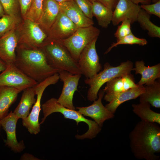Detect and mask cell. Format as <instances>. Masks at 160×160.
<instances>
[{"label": "cell", "mask_w": 160, "mask_h": 160, "mask_svg": "<svg viewBox=\"0 0 160 160\" xmlns=\"http://www.w3.org/2000/svg\"><path fill=\"white\" fill-rule=\"evenodd\" d=\"M135 71L136 74H140L141 77L137 84L139 85H148L153 83L156 80L160 78V64L151 66H146L143 60L136 61L135 63Z\"/></svg>", "instance_id": "cell-20"}, {"label": "cell", "mask_w": 160, "mask_h": 160, "mask_svg": "<svg viewBox=\"0 0 160 160\" xmlns=\"http://www.w3.org/2000/svg\"><path fill=\"white\" fill-rule=\"evenodd\" d=\"M1 124H0V130H1Z\"/></svg>", "instance_id": "cell-43"}, {"label": "cell", "mask_w": 160, "mask_h": 160, "mask_svg": "<svg viewBox=\"0 0 160 160\" xmlns=\"http://www.w3.org/2000/svg\"><path fill=\"white\" fill-rule=\"evenodd\" d=\"M14 29L0 37V59L7 65L15 64L18 39Z\"/></svg>", "instance_id": "cell-17"}, {"label": "cell", "mask_w": 160, "mask_h": 160, "mask_svg": "<svg viewBox=\"0 0 160 160\" xmlns=\"http://www.w3.org/2000/svg\"><path fill=\"white\" fill-rule=\"evenodd\" d=\"M105 93L103 90H100L98 93L97 99L94 101L92 104L87 107L76 108L80 113L91 118L101 127L105 120L112 119L114 116V114L108 110L102 103Z\"/></svg>", "instance_id": "cell-12"}, {"label": "cell", "mask_w": 160, "mask_h": 160, "mask_svg": "<svg viewBox=\"0 0 160 160\" xmlns=\"http://www.w3.org/2000/svg\"><path fill=\"white\" fill-rule=\"evenodd\" d=\"M132 107L133 112L141 121L160 124V113L151 110L149 103L142 102L138 104H133Z\"/></svg>", "instance_id": "cell-25"}, {"label": "cell", "mask_w": 160, "mask_h": 160, "mask_svg": "<svg viewBox=\"0 0 160 160\" xmlns=\"http://www.w3.org/2000/svg\"><path fill=\"white\" fill-rule=\"evenodd\" d=\"M147 43L146 39L138 38L135 36L132 33L119 40L116 42L113 43L110 47L105 52L104 54H107L113 48L120 44H138L139 45L144 46Z\"/></svg>", "instance_id": "cell-29"}, {"label": "cell", "mask_w": 160, "mask_h": 160, "mask_svg": "<svg viewBox=\"0 0 160 160\" xmlns=\"http://www.w3.org/2000/svg\"><path fill=\"white\" fill-rule=\"evenodd\" d=\"M159 1H160V0H151V1L153 3H155Z\"/></svg>", "instance_id": "cell-42"}, {"label": "cell", "mask_w": 160, "mask_h": 160, "mask_svg": "<svg viewBox=\"0 0 160 160\" xmlns=\"http://www.w3.org/2000/svg\"><path fill=\"white\" fill-rule=\"evenodd\" d=\"M59 4L60 10L78 27H87L94 24L92 19L88 17L84 14L74 0L60 3Z\"/></svg>", "instance_id": "cell-18"}, {"label": "cell", "mask_w": 160, "mask_h": 160, "mask_svg": "<svg viewBox=\"0 0 160 160\" xmlns=\"http://www.w3.org/2000/svg\"><path fill=\"white\" fill-rule=\"evenodd\" d=\"M38 83L19 69L15 64L7 65L6 68L0 73V86H7L23 91Z\"/></svg>", "instance_id": "cell-9"}, {"label": "cell", "mask_w": 160, "mask_h": 160, "mask_svg": "<svg viewBox=\"0 0 160 160\" xmlns=\"http://www.w3.org/2000/svg\"><path fill=\"white\" fill-rule=\"evenodd\" d=\"M5 14L3 8L0 2V18Z\"/></svg>", "instance_id": "cell-40"}, {"label": "cell", "mask_w": 160, "mask_h": 160, "mask_svg": "<svg viewBox=\"0 0 160 160\" xmlns=\"http://www.w3.org/2000/svg\"><path fill=\"white\" fill-rule=\"evenodd\" d=\"M59 79V74L56 73L33 87L35 94L37 95V99L28 115L22 119L23 125L31 134L36 135L40 132L39 119L41 109V100L44 90L48 86L56 84Z\"/></svg>", "instance_id": "cell-7"}, {"label": "cell", "mask_w": 160, "mask_h": 160, "mask_svg": "<svg viewBox=\"0 0 160 160\" xmlns=\"http://www.w3.org/2000/svg\"><path fill=\"white\" fill-rule=\"evenodd\" d=\"M137 85L135 83L134 76L131 73L113 78L106 82L103 89L105 93L104 99L110 102L119 94Z\"/></svg>", "instance_id": "cell-13"}, {"label": "cell", "mask_w": 160, "mask_h": 160, "mask_svg": "<svg viewBox=\"0 0 160 160\" xmlns=\"http://www.w3.org/2000/svg\"><path fill=\"white\" fill-rule=\"evenodd\" d=\"M89 1L91 3L95 1L99 2L113 11L119 0H89Z\"/></svg>", "instance_id": "cell-35"}, {"label": "cell", "mask_w": 160, "mask_h": 160, "mask_svg": "<svg viewBox=\"0 0 160 160\" xmlns=\"http://www.w3.org/2000/svg\"><path fill=\"white\" fill-rule=\"evenodd\" d=\"M0 2L5 14L17 15L19 5L18 0H0Z\"/></svg>", "instance_id": "cell-31"}, {"label": "cell", "mask_w": 160, "mask_h": 160, "mask_svg": "<svg viewBox=\"0 0 160 160\" xmlns=\"http://www.w3.org/2000/svg\"><path fill=\"white\" fill-rule=\"evenodd\" d=\"M18 49L15 65L26 76L38 83L58 73L57 70L48 64L40 48H31L19 45Z\"/></svg>", "instance_id": "cell-2"}, {"label": "cell", "mask_w": 160, "mask_h": 160, "mask_svg": "<svg viewBox=\"0 0 160 160\" xmlns=\"http://www.w3.org/2000/svg\"><path fill=\"white\" fill-rule=\"evenodd\" d=\"M21 30V37L18 39V45L40 48L47 37L39 24L29 19H25Z\"/></svg>", "instance_id": "cell-10"}, {"label": "cell", "mask_w": 160, "mask_h": 160, "mask_svg": "<svg viewBox=\"0 0 160 160\" xmlns=\"http://www.w3.org/2000/svg\"><path fill=\"white\" fill-rule=\"evenodd\" d=\"M23 160H37V159L33 155L28 153H25L21 157Z\"/></svg>", "instance_id": "cell-37"}, {"label": "cell", "mask_w": 160, "mask_h": 160, "mask_svg": "<svg viewBox=\"0 0 160 160\" xmlns=\"http://www.w3.org/2000/svg\"><path fill=\"white\" fill-rule=\"evenodd\" d=\"M20 21L17 15H4L0 19V37L15 29L19 24Z\"/></svg>", "instance_id": "cell-28"}, {"label": "cell", "mask_w": 160, "mask_h": 160, "mask_svg": "<svg viewBox=\"0 0 160 160\" xmlns=\"http://www.w3.org/2000/svg\"><path fill=\"white\" fill-rule=\"evenodd\" d=\"M32 0H18L21 14L24 17L29 8Z\"/></svg>", "instance_id": "cell-36"}, {"label": "cell", "mask_w": 160, "mask_h": 160, "mask_svg": "<svg viewBox=\"0 0 160 160\" xmlns=\"http://www.w3.org/2000/svg\"><path fill=\"white\" fill-rule=\"evenodd\" d=\"M19 119L11 111L0 120L1 127L5 131L7 138L5 145L15 152H20L25 148L23 140L18 142L17 139L16 124Z\"/></svg>", "instance_id": "cell-16"}, {"label": "cell", "mask_w": 160, "mask_h": 160, "mask_svg": "<svg viewBox=\"0 0 160 160\" xmlns=\"http://www.w3.org/2000/svg\"><path fill=\"white\" fill-rule=\"evenodd\" d=\"M133 68V63L127 60L113 67L108 63L104 65L103 69L91 78H86L85 83L89 86L87 95V99L93 101L98 98L97 95L101 87L105 83L115 78L131 73Z\"/></svg>", "instance_id": "cell-5"}, {"label": "cell", "mask_w": 160, "mask_h": 160, "mask_svg": "<svg viewBox=\"0 0 160 160\" xmlns=\"http://www.w3.org/2000/svg\"><path fill=\"white\" fill-rule=\"evenodd\" d=\"M133 3L136 4H138L141 3L142 4H150L151 0H130Z\"/></svg>", "instance_id": "cell-38"}, {"label": "cell", "mask_w": 160, "mask_h": 160, "mask_svg": "<svg viewBox=\"0 0 160 160\" xmlns=\"http://www.w3.org/2000/svg\"><path fill=\"white\" fill-rule=\"evenodd\" d=\"M21 91L12 87L0 86V120L8 114L9 108Z\"/></svg>", "instance_id": "cell-23"}, {"label": "cell", "mask_w": 160, "mask_h": 160, "mask_svg": "<svg viewBox=\"0 0 160 160\" xmlns=\"http://www.w3.org/2000/svg\"><path fill=\"white\" fill-rule=\"evenodd\" d=\"M43 0H32L30 6L24 17L25 19L37 23L41 15Z\"/></svg>", "instance_id": "cell-30"}, {"label": "cell", "mask_w": 160, "mask_h": 160, "mask_svg": "<svg viewBox=\"0 0 160 160\" xmlns=\"http://www.w3.org/2000/svg\"><path fill=\"white\" fill-rule=\"evenodd\" d=\"M140 6L130 0H119L113 11L111 22L113 25H118L123 20H129L131 24L137 21Z\"/></svg>", "instance_id": "cell-15"}, {"label": "cell", "mask_w": 160, "mask_h": 160, "mask_svg": "<svg viewBox=\"0 0 160 160\" xmlns=\"http://www.w3.org/2000/svg\"><path fill=\"white\" fill-rule=\"evenodd\" d=\"M60 79L63 83L61 93L57 100L58 102L63 106L72 110L75 108L73 104V96L78 90L77 87L81 74H72L65 71L58 72Z\"/></svg>", "instance_id": "cell-11"}, {"label": "cell", "mask_w": 160, "mask_h": 160, "mask_svg": "<svg viewBox=\"0 0 160 160\" xmlns=\"http://www.w3.org/2000/svg\"><path fill=\"white\" fill-rule=\"evenodd\" d=\"M132 152L137 159L157 160L160 156V127L159 124L141 121L129 135Z\"/></svg>", "instance_id": "cell-1"}, {"label": "cell", "mask_w": 160, "mask_h": 160, "mask_svg": "<svg viewBox=\"0 0 160 160\" xmlns=\"http://www.w3.org/2000/svg\"><path fill=\"white\" fill-rule=\"evenodd\" d=\"M6 67V64L0 59V72H2L5 70Z\"/></svg>", "instance_id": "cell-39"}, {"label": "cell", "mask_w": 160, "mask_h": 160, "mask_svg": "<svg viewBox=\"0 0 160 160\" xmlns=\"http://www.w3.org/2000/svg\"><path fill=\"white\" fill-rule=\"evenodd\" d=\"M100 30L93 25L78 27L69 37L58 40L68 50L72 57L78 61L83 49L94 39L97 38Z\"/></svg>", "instance_id": "cell-6"}, {"label": "cell", "mask_w": 160, "mask_h": 160, "mask_svg": "<svg viewBox=\"0 0 160 160\" xmlns=\"http://www.w3.org/2000/svg\"><path fill=\"white\" fill-rule=\"evenodd\" d=\"M92 3V14L96 17L98 25L103 28H107L111 22L113 11L99 2Z\"/></svg>", "instance_id": "cell-26"}, {"label": "cell", "mask_w": 160, "mask_h": 160, "mask_svg": "<svg viewBox=\"0 0 160 160\" xmlns=\"http://www.w3.org/2000/svg\"><path fill=\"white\" fill-rule=\"evenodd\" d=\"M60 11L59 3L54 0H43L42 11L37 23L48 32Z\"/></svg>", "instance_id": "cell-19"}, {"label": "cell", "mask_w": 160, "mask_h": 160, "mask_svg": "<svg viewBox=\"0 0 160 160\" xmlns=\"http://www.w3.org/2000/svg\"><path fill=\"white\" fill-rule=\"evenodd\" d=\"M56 2H57L58 3H61L72 0H54Z\"/></svg>", "instance_id": "cell-41"}, {"label": "cell", "mask_w": 160, "mask_h": 160, "mask_svg": "<svg viewBox=\"0 0 160 160\" xmlns=\"http://www.w3.org/2000/svg\"><path fill=\"white\" fill-rule=\"evenodd\" d=\"M121 24L118 26L114 34V36L118 40L132 33L131 30L130 21L128 19L121 22Z\"/></svg>", "instance_id": "cell-32"}, {"label": "cell", "mask_w": 160, "mask_h": 160, "mask_svg": "<svg viewBox=\"0 0 160 160\" xmlns=\"http://www.w3.org/2000/svg\"><path fill=\"white\" fill-rule=\"evenodd\" d=\"M43 117L40 125L43 123L46 118L55 112H59L62 114L65 119L73 120L76 121L77 125L79 122H83L88 124V130L81 135H76V137L79 139L86 138L92 139L95 137L100 132L101 127L95 121L85 118L78 111L66 108L59 103L57 100L52 98L42 104L41 105Z\"/></svg>", "instance_id": "cell-4"}, {"label": "cell", "mask_w": 160, "mask_h": 160, "mask_svg": "<svg viewBox=\"0 0 160 160\" xmlns=\"http://www.w3.org/2000/svg\"><path fill=\"white\" fill-rule=\"evenodd\" d=\"M96 38L87 45L81 51L77 61L82 74L91 78L102 69L99 57L96 49Z\"/></svg>", "instance_id": "cell-8"}, {"label": "cell", "mask_w": 160, "mask_h": 160, "mask_svg": "<svg viewBox=\"0 0 160 160\" xmlns=\"http://www.w3.org/2000/svg\"><path fill=\"white\" fill-rule=\"evenodd\" d=\"M144 86V92L139 96L140 102H148L153 107L160 108V82L156 80L153 83Z\"/></svg>", "instance_id": "cell-24"}, {"label": "cell", "mask_w": 160, "mask_h": 160, "mask_svg": "<svg viewBox=\"0 0 160 160\" xmlns=\"http://www.w3.org/2000/svg\"><path fill=\"white\" fill-rule=\"evenodd\" d=\"M79 7L88 17L92 19V3L89 0H74Z\"/></svg>", "instance_id": "cell-33"}, {"label": "cell", "mask_w": 160, "mask_h": 160, "mask_svg": "<svg viewBox=\"0 0 160 160\" xmlns=\"http://www.w3.org/2000/svg\"><path fill=\"white\" fill-rule=\"evenodd\" d=\"M35 95L33 87L23 90L20 102L13 112L19 119H24L28 115L30 109L36 102Z\"/></svg>", "instance_id": "cell-22"}, {"label": "cell", "mask_w": 160, "mask_h": 160, "mask_svg": "<svg viewBox=\"0 0 160 160\" xmlns=\"http://www.w3.org/2000/svg\"><path fill=\"white\" fill-rule=\"evenodd\" d=\"M48 64L53 68L67 71L72 74L82 73L78 62L67 49L58 41H44L40 47Z\"/></svg>", "instance_id": "cell-3"}, {"label": "cell", "mask_w": 160, "mask_h": 160, "mask_svg": "<svg viewBox=\"0 0 160 160\" xmlns=\"http://www.w3.org/2000/svg\"><path fill=\"white\" fill-rule=\"evenodd\" d=\"M144 90V85H138L136 87L119 94L106 105L105 107L108 110L114 114L121 104L128 100L135 99L143 93Z\"/></svg>", "instance_id": "cell-21"}, {"label": "cell", "mask_w": 160, "mask_h": 160, "mask_svg": "<svg viewBox=\"0 0 160 160\" xmlns=\"http://www.w3.org/2000/svg\"><path fill=\"white\" fill-rule=\"evenodd\" d=\"M150 15L141 9L137 21L144 30L148 31V35L151 37H160V27L152 23L150 20Z\"/></svg>", "instance_id": "cell-27"}, {"label": "cell", "mask_w": 160, "mask_h": 160, "mask_svg": "<svg viewBox=\"0 0 160 160\" xmlns=\"http://www.w3.org/2000/svg\"><path fill=\"white\" fill-rule=\"evenodd\" d=\"M140 6L149 15L153 14L160 18V1L152 4H142Z\"/></svg>", "instance_id": "cell-34"}, {"label": "cell", "mask_w": 160, "mask_h": 160, "mask_svg": "<svg viewBox=\"0 0 160 160\" xmlns=\"http://www.w3.org/2000/svg\"><path fill=\"white\" fill-rule=\"evenodd\" d=\"M78 28L60 10L48 32L49 40L58 41L66 39Z\"/></svg>", "instance_id": "cell-14"}]
</instances>
